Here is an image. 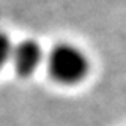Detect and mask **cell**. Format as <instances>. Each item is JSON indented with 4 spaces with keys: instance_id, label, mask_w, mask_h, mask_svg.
I'll return each mask as SVG.
<instances>
[{
    "instance_id": "obj_1",
    "label": "cell",
    "mask_w": 126,
    "mask_h": 126,
    "mask_svg": "<svg viewBox=\"0 0 126 126\" xmlns=\"http://www.w3.org/2000/svg\"><path fill=\"white\" fill-rule=\"evenodd\" d=\"M49 69L52 76L63 84H76L85 77L88 60L79 47L62 43L49 54Z\"/></svg>"
},
{
    "instance_id": "obj_2",
    "label": "cell",
    "mask_w": 126,
    "mask_h": 126,
    "mask_svg": "<svg viewBox=\"0 0 126 126\" xmlns=\"http://www.w3.org/2000/svg\"><path fill=\"white\" fill-rule=\"evenodd\" d=\"M11 60H13L16 69L24 76H29L41 65L43 62V50L41 46L36 41L25 39L21 41L17 46L13 47L11 50Z\"/></svg>"
},
{
    "instance_id": "obj_3",
    "label": "cell",
    "mask_w": 126,
    "mask_h": 126,
    "mask_svg": "<svg viewBox=\"0 0 126 126\" xmlns=\"http://www.w3.org/2000/svg\"><path fill=\"white\" fill-rule=\"evenodd\" d=\"M11 50H13V44L8 39L6 35L0 33V68L6 63V60L11 57Z\"/></svg>"
}]
</instances>
